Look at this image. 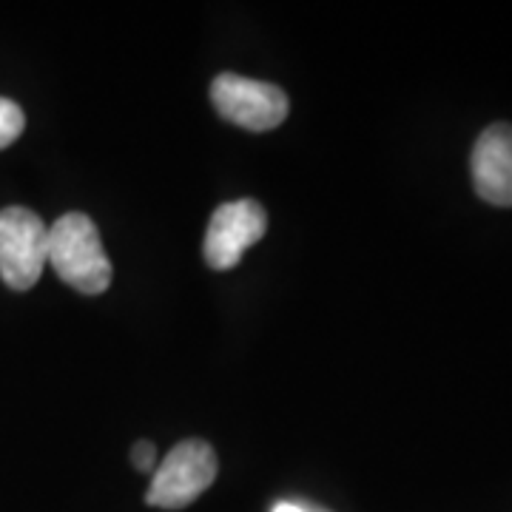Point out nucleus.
I'll list each match as a JSON object with an SVG mask.
<instances>
[{
	"label": "nucleus",
	"instance_id": "nucleus-1",
	"mask_svg": "<svg viewBox=\"0 0 512 512\" xmlns=\"http://www.w3.org/2000/svg\"><path fill=\"white\" fill-rule=\"evenodd\" d=\"M49 262L74 291L97 296L111 285V259L86 214H63L49 228Z\"/></svg>",
	"mask_w": 512,
	"mask_h": 512
},
{
	"label": "nucleus",
	"instance_id": "nucleus-2",
	"mask_svg": "<svg viewBox=\"0 0 512 512\" xmlns=\"http://www.w3.org/2000/svg\"><path fill=\"white\" fill-rule=\"evenodd\" d=\"M217 478V453L200 439L180 441L151 478L146 501L160 510H183L194 504Z\"/></svg>",
	"mask_w": 512,
	"mask_h": 512
},
{
	"label": "nucleus",
	"instance_id": "nucleus-3",
	"mask_svg": "<svg viewBox=\"0 0 512 512\" xmlns=\"http://www.w3.org/2000/svg\"><path fill=\"white\" fill-rule=\"evenodd\" d=\"M49 262V228L29 208L0 211V279L12 291H29Z\"/></svg>",
	"mask_w": 512,
	"mask_h": 512
},
{
	"label": "nucleus",
	"instance_id": "nucleus-4",
	"mask_svg": "<svg viewBox=\"0 0 512 512\" xmlns=\"http://www.w3.org/2000/svg\"><path fill=\"white\" fill-rule=\"evenodd\" d=\"M211 103L222 120L248 131H271L288 117V94L279 86L231 72L211 83Z\"/></svg>",
	"mask_w": 512,
	"mask_h": 512
},
{
	"label": "nucleus",
	"instance_id": "nucleus-5",
	"mask_svg": "<svg viewBox=\"0 0 512 512\" xmlns=\"http://www.w3.org/2000/svg\"><path fill=\"white\" fill-rule=\"evenodd\" d=\"M268 231V214L256 200L222 202L205 231V262L214 271L237 268L242 254Z\"/></svg>",
	"mask_w": 512,
	"mask_h": 512
},
{
	"label": "nucleus",
	"instance_id": "nucleus-6",
	"mask_svg": "<svg viewBox=\"0 0 512 512\" xmlns=\"http://www.w3.org/2000/svg\"><path fill=\"white\" fill-rule=\"evenodd\" d=\"M473 183L476 194L490 205L512 208V126L493 123L481 131L473 148Z\"/></svg>",
	"mask_w": 512,
	"mask_h": 512
},
{
	"label": "nucleus",
	"instance_id": "nucleus-7",
	"mask_svg": "<svg viewBox=\"0 0 512 512\" xmlns=\"http://www.w3.org/2000/svg\"><path fill=\"white\" fill-rule=\"evenodd\" d=\"M23 128H26V117H23L18 103L0 97V148L12 146L23 134Z\"/></svg>",
	"mask_w": 512,
	"mask_h": 512
},
{
	"label": "nucleus",
	"instance_id": "nucleus-8",
	"mask_svg": "<svg viewBox=\"0 0 512 512\" xmlns=\"http://www.w3.org/2000/svg\"><path fill=\"white\" fill-rule=\"evenodd\" d=\"M154 461H157V450H154V444L151 441H137L134 444V450H131V464L140 470V473H146L154 467Z\"/></svg>",
	"mask_w": 512,
	"mask_h": 512
},
{
	"label": "nucleus",
	"instance_id": "nucleus-9",
	"mask_svg": "<svg viewBox=\"0 0 512 512\" xmlns=\"http://www.w3.org/2000/svg\"><path fill=\"white\" fill-rule=\"evenodd\" d=\"M274 512H322V510H313L308 504H296V501H279L274 507Z\"/></svg>",
	"mask_w": 512,
	"mask_h": 512
}]
</instances>
